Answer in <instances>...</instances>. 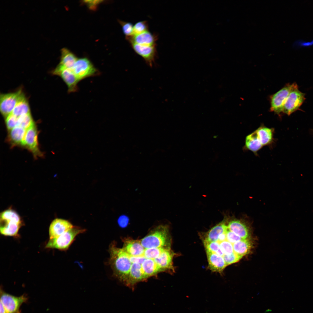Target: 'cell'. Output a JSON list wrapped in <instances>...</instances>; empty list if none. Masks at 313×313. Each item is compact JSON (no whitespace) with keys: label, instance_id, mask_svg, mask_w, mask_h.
<instances>
[{"label":"cell","instance_id":"obj_20","mask_svg":"<svg viewBox=\"0 0 313 313\" xmlns=\"http://www.w3.org/2000/svg\"><path fill=\"white\" fill-rule=\"evenodd\" d=\"M228 226L224 222H222L216 225L207 233L204 241H218L219 236L222 234L226 232Z\"/></svg>","mask_w":313,"mask_h":313},{"label":"cell","instance_id":"obj_25","mask_svg":"<svg viewBox=\"0 0 313 313\" xmlns=\"http://www.w3.org/2000/svg\"><path fill=\"white\" fill-rule=\"evenodd\" d=\"M206 252H210L223 256L224 255L219 244L217 241H204Z\"/></svg>","mask_w":313,"mask_h":313},{"label":"cell","instance_id":"obj_29","mask_svg":"<svg viewBox=\"0 0 313 313\" xmlns=\"http://www.w3.org/2000/svg\"><path fill=\"white\" fill-rule=\"evenodd\" d=\"M18 117L12 114L5 119V123L8 130H10L18 126Z\"/></svg>","mask_w":313,"mask_h":313},{"label":"cell","instance_id":"obj_22","mask_svg":"<svg viewBox=\"0 0 313 313\" xmlns=\"http://www.w3.org/2000/svg\"><path fill=\"white\" fill-rule=\"evenodd\" d=\"M28 101L24 94L19 101L11 113L17 117L30 113Z\"/></svg>","mask_w":313,"mask_h":313},{"label":"cell","instance_id":"obj_19","mask_svg":"<svg viewBox=\"0 0 313 313\" xmlns=\"http://www.w3.org/2000/svg\"><path fill=\"white\" fill-rule=\"evenodd\" d=\"M78 59L68 49L63 48L61 50L60 61L58 66L63 68L72 69Z\"/></svg>","mask_w":313,"mask_h":313},{"label":"cell","instance_id":"obj_26","mask_svg":"<svg viewBox=\"0 0 313 313\" xmlns=\"http://www.w3.org/2000/svg\"><path fill=\"white\" fill-rule=\"evenodd\" d=\"M18 126L26 130L35 124L31 113L18 117Z\"/></svg>","mask_w":313,"mask_h":313},{"label":"cell","instance_id":"obj_12","mask_svg":"<svg viewBox=\"0 0 313 313\" xmlns=\"http://www.w3.org/2000/svg\"><path fill=\"white\" fill-rule=\"evenodd\" d=\"M74 226L66 220L56 219L51 223L49 228L50 239L57 237L73 228Z\"/></svg>","mask_w":313,"mask_h":313},{"label":"cell","instance_id":"obj_30","mask_svg":"<svg viewBox=\"0 0 313 313\" xmlns=\"http://www.w3.org/2000/svg\"><path fill=\"white\" fill-rule=\"evenodd\" d=\"M219 244L224 255H230L234 252L233 244L227 240L220 243Z\"/></svg>","mask_w":313,"mask_h":313},{"label":"cell","instance_id":"obj_34","mask_svg":"<svg viewBox=\"0 0 313 313\" xmlns=\"http://www.w3.org/2000/svg\"><path fill=\"white\" fill-rule=\"evenodd\" d=\"M226 240V232L221 234L219 237L218 241L219 243Z\"/></svg>","mask_w":313,"mask_h":313},{"label":"cell","instance_id":"obj_7","mask_svg":"<svg viewBox=\"0 0 313 313\" xmlns=\"http://www.w3.org/2000/svg\"><path fill=\"white\" fill-rule=\"evenodd\" d=\"M0 303L7 313H21L20 310L21 305L28 300L25 295L16 296L0 290Z\"/></svg>","mask_w":313,"mask_h":313},{"label":"cell","instance_id":"obj_14","mask_svg":"<svg viewBox=\"0 0 313 313\" xmlns=\"http://www.w3.org/2000/svg\"><path fill=\"white\" fill-rule=\"evenodd\" d=\"M21 224L12 220L0 219L1 233L6 236H16Z\"/></svg>","mask_w":313,"mask_h":313},{"label":"cell","instance_id":"obj_11","mask_svg":"<svg viewBox=\"0 0 313 313\" xmlns=\"http://www.w3.org/2000/svg\"><path fill=\"white\" fill-rule=\"evenodd\" d=\"M130 44L134 51L141 56L149 66L152 67L156 56V45L146 46L134 43Z\"/></svg>","mask_w":313,"mask_h":313},{"label":"cell","instance_id":"obj_32","mask_svg":"<svg viewBox=\"0 0 313 313\" xmlns=\"http://www.w3.org/2000/svg\"><path fill=\"white\" fill-rule=\"evenodd\" d=\"M226 240L233 244L242 239L239 236L231 231L228 228L226 232Z\"/></svg>","mask_w":313,"mask_h":313},{"label":"cell","instance_id":"obj_8","mask_svg":"<svg viewBox=\"0 0 313 313\" xmlns=\"http://www.w3.org/2000/svg\"><path fill=\"white\" fill-rule=\"evenodd\" d=\"M38 135L37 130L34 124L26 130L22 145L32 153L35 158L43 156L39 149Z\"/></svg>","mask_w":313,"mask_h":313},{"label":"cell","instance_id":"obj_24","mask_svg":"<svg viewBox=\"0 0 313 313\" xmlns=\"http://www.w3.org/2000/svg\"><path fill=\"white\" fill-rule=\"evenodd\" d=\"M234 252L238 255L243 257L250 251L252 245L248 239H242L233 244Z\"/></svg>","mask_w":313,"mask_h":313},{"label":"cell","instance_id":"obj_15","mask_svg":"<svg viewBox=\"0 0 313 313\" xmlns=\"http://www.w3.org/2000/svg\"><path fill=\"white\" fill-rule=\"evenodd\" d=\"M122 248L129 254L139 256L144 252L145 248L142 245L140 240L130 239H125Z\"/></svg>","mask_w":313,"mask_h":313},{"label":"cell","instance_id":"obj_2","mask_svg":"<svg viewBox=\"0 0 313 313\" xmlns=\"http://www.w3.org/2000/svg\"><path fill=\"white\" fill-rule=\"evenodd\" d=\"M140 241L145 248H170L171 241L169 227L166 225L158 226Z\"/></svg>","mask_w":313,"mask_h":313},{"label":"cell","instance_id":"obj_31","mask_svg":"<svg viewBox=\"0 0 313 313\" xmlns=\"http://www.w3.org/2000/svg\"><path fill=\"white\" fill-rule=\"evenodd\" d=\"M223 257L227 265H228L237 262L242 257L238 255L234 252L230 255H224Z\"/></svg>","mask_w":313,"mask_h":313},{"label":"cell","instance_id":"obj_13","mask_svg":"<svg viewBox=\"0 0 313 313\" xmlns=\"http://www.w3.org/2000/svg\"><path fill=\"white\" fill-rule=\"evenodd\" d=\"M130 43L146 46H156L157 36L148 30L126 39Z\"/></svg>","mask_w":313,"mask_h":313},{"label":"cell","instance_id":"obj_35","mask_svg":"<svg viewBox=\"0 0 313 313\" xmlns=\"http://www.w3.org/2000/svg\"><path fill=\"white\" fill-rule=\"evenodd\" d=\"M0 313H7L2 305L0 303Z\"/></svg>","mask_w":313,"mask_h":313},{"label":"cell","instance_id":"obj_16","mask_svg":"<svg viewBox=\"0 0 313 313\" xmlns=\"http://www.w3.org/2000/svg\"><path fill=\"white\" fill-rule=\"evenodd\" d=\"M209 268L212 271L221 272L227 266L223 256L206 252Z\"/></svg>","mask_w":313,"mask_h":313},{"label":"cell","instance_id":"obj_21","mask_svg":"<svg viewBox=\"0 0 313 313\" xmlns=\"http://www.w3.org/2000/svg\"><path fill=\"white\" fill-rule=\"evenodd\" d=\"M245 141L246 148L255 154L263 146L256 130L246 137Z\"/></svg>","mask_w":313,"mask_h":313},{"label":"cell","instance_id":"obj_9","mask_svg":"<svg viewBox=\"0 0 313 313\" xmlns=\"http://www.w3.org/2000/svg\"><path fill=\"white\" fill-rule=\"evenodd\" d=\"M52 73L61 77L67 86L68 93L75 92L78 90V84L79 81L72 69L57 66Z\"/></svg>","mask_w":313,"mask_h":313},{"label":"cell","instance_id":"obj_23","mask_svg":"<svg viewBox=\"0 0 313 313\" xmlns=\"http://www.w3.org/2000/svg\"><path fill=\"white\" fill-rule=\"evenodd\" d=\"M263 146L270 144L273 139V130L272 128L261 126L256 130Z\"/></svg>","mask_w":313,"mask_h":313},{"label":"cell","instance_id":"obj_27","mask_svg":"<svg viewBox=\"0 0 313 313\" xmlns=\"http://www.w3.org/2000/svg\"><path fill=\"white\" fill-rule=\"evenodd\" d=\"M123 32L125 36L126 39L133 35V26L132 24L128 22L119 20Z\"/></svg>","mask_w":313,"mask_h":313},{"label":"cell","instance_id":"obj_6","mask_svg":"<svg viewBox=\"0 0 313 313\" xmlns=\"http://www.w3.org/2000/svg\"><path fill=\"white\" fill-rule=\"evenodd\" d=\"M23 94L21 89L13 92L1 94L0 110L1 114L5 119L11 114Z\"/></svg>","mask_w":313,"mask_h":313},{"label":"cell","instance_id":"obj_17","mask_svg":"<svg viewBox=\"0 0 313 313\" xmlns=\"http://www.w3.org/2000/svg\"><path fill=\"white\" fill-rule=\"evenodd\" d=\"M228 227L232 232L242 239H247L249 236V231L245 224L241 220H234L228 223Z\"/></svg>","mask_w":313,"mask_h":313},{"label":"cell","instance_id":"obj_28","mask_svg":"<svg viewBox=\"0 0 313 313\" xmlns=\"http://www.w3.org/2000/svg\"><path fill=\"white\" fill-rule=\"evenodd\" d=\"M148 26L146 21H140L133 26V35L140 34L148 30Z\"/></svg>","mask_w":313,"mask_h":313},{"label":"cell","instance_id":"obj_4","mask_svg":"<svg viewBox=\"0 0 313 313\" xmlns=\"http://www.w3.org/2000/svg\"><path fill=\"white\" fill-rule=\"evenodd\" d=\"M72 70L79 81L100 74L99 71L86 58L78 59Z\"/></svg>","mask_w":313,"mask_h":313},{"label":"cell","instance_id":"obj_3","mask_svg":"<svg viewBox=\"0 0 313 313\" xmlns=\"http://www.w3.org/2000/svg\"><path fill=\"white\" fill-rule=\"evenodd\" d=\"M85 231L84 229L74 226L60 236L50 239L45 248L56 249L61 250H66L69 248L76 237Z\"/></svg>","mask_w":313,"mask_h":313},{"label":"cell","instance_id":"obj_18","mask_svg":"<svg viewBox=\"0 0 313 313\" xmlns=\"http://www.w3.org/2000/svg\"><path fill=\"white\" fill-rule=\"evenodd\" d=\"M26 130L18 126L9 130L8 140L12 146H22Z\"/></svg>","mask_w":313,"mask_h":313},{"label":"cell","instance_id":"obj_1","mask_svg":"<svg viewBox=\"0 0 313 313\" xmlns=\"http://www.w3.org/2000/svg\"><path fill=\"white\" fill-rule=\"evenodd\" d=\"M109 262L114 275L125 283L130 271L131 262L128 254L122 248L116 246L114 243L110 246Z\"/></svg>","mask_w":313,"mask_h":313},{"label":"cell","instance_id":"obj_5","mask_svg":"<svg viewBox=\"0 0 313 313\" xmlns=\"http://www.w3.org/2000/svg\"><path fill=\"white\" fill-rule=\"evenodd\" d=\"M305 94L298 89L297 84H292V87L284 104L283 112L290 115L297 110L303 102Z\"/></svg>","mask_w":313,"mask_h":313},{"label":"cell","instance_id":"obj_10","mask_svg":"<svg viewBox=\"0 0 313 313\" xmlns=\"http://www.w3.org/2000/svg\"><path fill=\"white\" fill-rule=\"evenodd\" d=\"M292 87V84H288L270 97L271 111L277 114L283 112V106Z\"/></svg>","mask_w":313,"mask_h":313},{"label":"cell","instance_id":"obj_33","mask_svg":"<svg viewBox=\"0 0 313 313\" xmlns=\"http://www.w3.org/2000/svg\"><path fill=\"white\" fill-rule=\"evenodd\" d=\"M102 1V0H85L83 1V2L90 9L93 10L95 9Z\"/></svg>","mask_w":313,"mask_h":313}]
</instances>
